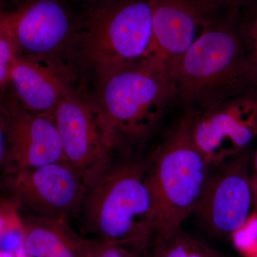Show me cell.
Instances as JSON below:
<instances>
[{"instance_id": "1", "label": "cell", "mask_w": 257, "mask_h": 257, "mask_svg": "<svg viewBox=\"0 0 257 257\" xmlns=\"http://www.w3.org/2000/svg\"><path fill=\"white\" fill-rule=\"evenodd\" d=\"M149 158L124 155L88 185L83 204L84 229L102 242L146 256L157 231Z\"/></svg>"}, {"instance_id": "2", "label": "cell", "mask_w": 257, "mask_h": 257, "mask_svg": "<svg viewBox=\"0 0 257 257\" xmlns=\"http://www.w3.org/2000/svg\"><path fill=\"white\" fill-rule=\"evenodd\" d=\"M239 11L225 10L169 68L184 114H200L255 89L238 31Z\"/></svg>"}, {"instance_id": "3", "label": "cell", "mask_w": 257, "mask_h": 257, "mask_svg": "<svg viewBox=\"0 0 257 257\" xmlns=\"http://www.w3.org/2000/svg\"><path fill=\"white\" fill-rule=\"evenodd\" d=\"M174 102L176 90L170 69L152 55L101 78L94 106L111 150L126 152L150 136Z\"/></svg>"}, {"instance_id": "4", "label": "cell", "mask_w": 257, "mask_h": 257, "mask_svg": "<svg viewBox=\"0 0 257 257\" xmlns=\"http://www.w3.org/2000/svg\"><path fill=\"white\" fill-rule=\"evenodd\" d=\"M190 125V114H184L148 157L156 232L182 228L195 211L207 182L209 168L193 142Z\"/></svg>"}, {"instance_id": "5", "label": "cell", "mask_w": 257, "mask_h": 257, "mask_svg": "<svg viewBox=\"0 0 257 257\" xmlns=\"http://www.w3.org/2000/svg\"><path fill=\"white\" fill-rule=\"evenodd\" d=\"M87 47L100 78L155 55L150 0H97Z\"/></svg>"}, {"instance_id": "6", "label": "cell", "mask_w": 257, "mask_h": 257, "mask_svg": "<svg viewBox=\"0 0 257 257\" xmlns=\"http://www.w3.org/2000/svg\"><path fill=\"white\" fill-rule=\"evenodd\" d=\"M4 183L20 214L67 219L82 213L88 187L65 161L8 174Z\"/></svg>"}, {"instance_id": "7", "label": "cell", "mask_w": 257, "mask_h": 257, "mask_svg": "<svg viewBox=\"0 0 257 257\" xmlns=\"http://www.w3.org/2000/svg\"><path fill=\"white\" fill-rule=\"evenodd\" d=\"M190 116L193 142L208 167L216 168L247 150L257 138V90Z\"/></svg>"}, {"instance_id": "8", "label": "cell", "mask_w": 257, "mask_h": 257, "mask_svg": "<svg viewBox=\"0 0 257 257\" xmlns=\"http://www.w3.org/2000/svg\"><path fill=\"white\" fill-rule=\"evenodd\" d=\"M247 150L231 157L208 176L196 213L217 236L233 235L248 220L253 207Z\"/></svg>"}, {"instance_id": "9", "label": "cell", "mask_w": 257, "mask_h": 257, "mask_svg": "<svg viewBox=\"0 0 257 257\" xmlns=\"http://www.w3.org/2000/svg\"><path fill=\"white\" fill-rule=\"evenodd\" d=\"M52 114L62 140L64 160L89 185L109 167L114 157L95 106L68 94L60 99Z\"/></svg>"}, {"instance_id": "10", "label": "cell", "mask_w": 257, "mask_h": 257, "mask_svg": "<svg viewBox=\"0 0 257 257\" xmlns=\"http://www.w3.org/2000/svg\"><path fill=\"white\" fill-rule=\"evenodd\" d=\"M155 54L169 68L228 8L217 0H150Z\"/></svg>"}, {"instance_id": "11", "label": "cell", "mask_w": 257, "mask_h": 257, "mask_svg": "<svg viewBox=\"0 0 257 257\" xmlns=\"http://www.w3.org/2000/svg\"><path fill=\"white\" fill-rule=\"evenodd\" d=\"M8 111V152L5 175L65 161L52 113L25 110L14 97L5 100Z\"/></svg>"}, {"instance_id": "12", "label": "cell", "mask_w": 257, "mask_h": 257, "mask_svg": "<svg viewBox=\"0 0 257 257\" xmlns=\"http://www.w3.org/2000/svg\"><path fill=\"white\" fill-rule=\"evenodd\" d=\"M0 25L11 37L18 56L50 53L68 38L72 20L59 0H33L0 13Z\"/></svg>"}, {"instance_id": "13", "label": "cell", "mask_w": 257, "mask_h": 257, "mask_svg": "<svg viewBox=\"0 0 257 257\" xmlns=\"http://www.w3.org/2000/svg\"><path fill=\"white\" fill-rule=\"evenodd\" d=\"M20 218L23 247L30 257H87L100 242L77 234L65 217L20 214Z\"/></svg>"}, {"instance_id": "14", "label": "cell", "mask_w": 257, "mask_h": 257, "mask_svg": "<svg viewBox=\"0 0 257 257\" xmlns=\"http://www.w3.org/2000/svg\"><path fill=\"white\" fill-rule=\"evenodd\" d=\"M10 84L19 105L34 113H52L68 94L64 82L52 69L21 56H17L12 64Z\"/></svg>"}, {"instance_id": "15", "label": "cell", "mask_w": 257, "mask_h": 257, "mask_svg": "<svg viewBox=\"0 0 257 257\" xmlns=\"http://www.w3.org/2000/svg\"><path fill=\"white\" fill-rule=\"evenodd\" d=\"M146 257H231L196 239L182 228L154 235Z\"/></svg>"}, {"instance_id": "16", "label": "cell", "mask_w": 257, "mask_h": 257, "mask_svg": "<svg viewBox=\"0 0 257 257\" xmlns=\"http://www.w3.org/2000/svg\"><path fill=\"white\" fill-rule=\"evenodd\" d=\"M238 31L242 42L250 79L257 90V3L240 10Z\"/></svg>"}, {"instance_id": "17", "label": "cell", "mask_w": 257, "mask_h": 257, "mask_svg": "<svg viewBox=\"0 0 257 257\" xmlns=\"http://www.w3.org/2000/svg\"><path fill=\"white\" fill-rule=\"evenodd\" d=\"M17 56L18 52L11 37L0 25V96L9 85L10 69Z\"/></svg>"}, {"instance_id": "18", "label": "cell", "mask_w": 257, "mask_h": 257, "mask_svg": "<svg viewBox=\"0 0 257 257\" xmlns=\"http://www.w3.org/2000/svg\"><path fill=\"white\" fill-rule=\"evenodd\" d=\"M235 242L243 251L257 248V213L248 217L244 224L234 233Z\"/></svg>"}, {"instance_id": "19", "label": "cell", "mask_w": 257, "mask_h": 257, "mask_svg": "<svg viewBox=\"0 0 257 257\" xmlns=\"http://www.w3.org/2000/svg\"><path fill=\"white\" fill-rule=\"evenodd\" d=\"M24 236L21 221L0 234V251L15 253L23 246Z\"/></svg>"}, {"instance_id": "20", "label": "cell", "mask_w": 257, "mask_h": 257, "mask_svg": "<svg viewBox=\"0 0 257 257\" xmlns=\"http://www.w3.org/2000/svg\"><path fill=\"white\" fill-rule=\"evenodd\" d=\"M93 257H142L141 253L131 248L100 241L92 253Z\"/></svg>"}, {"instance_id": "21", "label": "cell", "mask_w": 257, "mask_h": 257, "mask_svg": "<svg viewBox=\"0 0 257 257\" xmlns=\"http://www.w3.org/2000/svg\"><path fill=\"white\" fill-rule=\"evenodd\" d=\"M8 152V111L5 100L0 96V172H4Z\"/></svg>"}, {"instance_id": "22", "label": "cell", "mask_w": 257, "mask_h": 257, "mask_svg": "<svg viewBox=\"0 0 257 257\" xmlns=\"http://www.w3.org/2000/svg\"><path fill=\"white\" fill-rule=\"evenodd\" d=\"M20 222L18 209L8 199L0 201V234L13 226Z\"/></svg>"}, {"instance_id": "23", "label": "cell", "mask_w": 257, "mask_h": 257, "mask_svg": "<svg viewBox=\"0 0 257 257\" xmlns=\"http://www.w3.org/2000/svg\"><path fill=\"white\" fill-rule=\"evenodd\" d=\"M224 8L241 10L257 3V0H217Z\"/></svg>"}, {"instance_id": "24", "label": "cell", "mask_w": 257, "mask_h": 257, "mask_svg": "<svg viewBox=\"0 0 257 257\" xmlns=\"http://www.w3.org/2000/svg\"><path fill=\"white\" fill-rule=\"evenodd\" d=\"M251 185L253 197V209L257 213V147L253 157V174L251 176Z\"/></svg>"}, {"instance_id": "25", "label": "cell", "mask_w": 257, "mask_h": 257, "mask_svg": "<svg viewBox=\"0 0 257 257\" xmlns=\"http://www.w3.org/2000/svg\"><path fill=\"white\" fill-rule=\"evenodd\" d=\"M15 254L16 257H30L28 253H27L26 251H25L23 246L19 248L18 251L15 252Z\"/></svg>"}, {"instance_id": "26", "label": "cell", "mask_w": 257, "mask_h": 257, "mask_svg": "<svg viewBox=\"0 0 257 257\" xmlns=\"http://www.w3.org/2000/svg\"><path fill=\"white\" fill-rule=\"evenodd\" d=\"M0 257H16L15 253L0 251Z\"/></svg>"}, {"instance_id": "27", "label": "cell", "mask_w": 257, "mask_h": 257, "mask_svg": "<svg viewBox=\"0 0 257 257\" xmlns=\"http://www.w3.org/2000/svg\"><path fill=\"white\" fill-rule=\"evenodd\" d=\"M93 251L92 253H90V254L89 255V256H88L87 257H93V254H92V253H93Z\"/></svg>"}, {"instance_id": "28", "label": "cell", "mask_w": 257, "mask_h": 257, "mask_svg": "<svg viewBox=\"0 0 257 257\" xmlns=\"http://www.w3.org/2000/svg\"><path fill=\"white\" fill-rule=\"evenodd\" d=\"M257 257V256H256Z\"/></svg>"}]
</instances>
